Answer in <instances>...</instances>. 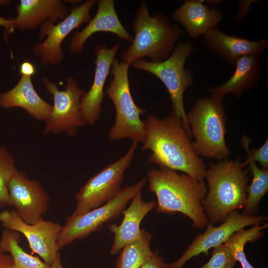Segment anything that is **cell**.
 <instances>
[{"instance_id": "obj_5", "label": "cell", "mask_w": 268, "mask_h": 268, "mask_svg": "<svg viewBox=\"0 0 268 268\" xmlns=\"http://www.w3.org/2000/svg\"><path fill=\"white\" fill-rule=\"evenodd\" d=\"M187 119L197 155L218 161L227 159L230 151L225 140L226 116L222 100L213 96L198 99Z\"/></svg>"}, {"instance_id": "obj_35", "label": "cell", "mask_w": 268, "mask_h": 268, "mask_svg": "<svg viewBox=\"0 0 268 268\" xmlns=\"http://www.w3.org/2000/svg\"><path fill=\"white\" fill-rule=\"evenodd\" d=\"M64 1H65V2H67V3H73V4H75V3H81L82 2V0H64Z\"/></svg>"}, {"instance_id": "obj_29", "label": "cell", "mask_w": 268, "mask_h": 268, "mask_svg": "<svg viewBox=\"0 0 268 268\" xmlns=\"http://www.w3.org/2000/svg\"><path fill=\"white\" fill-rule=\"evenodd\" d=\"M252 142L251 139L246 135L243 136L241 139V145L245 149L247 155L255 162H258L261 168L268 170V140L259 148H250L249 145Z\"/></svg>"}, {"instance_id": "obj_6", "label": "cell", "mask_w": 268, "mask_h": 268, "mask_svg": "<svg viewBox=\"0 0 268 268\" xmlns=\"http://www.w3.org/2000/svg\"><path fill=\"white\" fill-rule=\"evenodd\" d=\"M193 50L191 43L181 42L176 44L169 57L163 61L154 62L140 59L131 64L135 69L154 75L163 83L170 94L172 112L181 119L190 139L192 136L184 108V93L192 84L194 78L191 72L185 68V64Z\"/></svg>"}, {"instance_id": "obj_30", "label": "cell", "mask_w": 268, "mask_h": 268, "mask_svg": "<svg viewBox=\"0 0 268 268\" xmlns=\"http://www.w3.org/2000/svg\"><path fill=\"white\" fill-rule=\"evenodd\" d=\"M139 268H169V264L164 262V258L156 250Z\"/></svg>"}, {"instance_id": "obj_2", "label": "cell", "mask_w": 268, "mask_h": 268, "mask_svg": "<svg viewBox=\"0 0 268 268\" xmlns=\"http://www.w3.org/2000/svg\"><path fill=\"white\" fill-rule=\"evenodd\" d=\"M146 179L149 191L157 199V213L180 212L192 220L193 228L207 226L208 220L202 203L207 191L203 181L162 168L148 170Z\"/></svg>"}, {"instance_id": "obj_28", "label": "cell", "mask_w": 268, "mask_h": 268, "mask_svg": "<svg viewBox=\"0 0 268 268\" xmlns=\"http://www.w3.org/2000/svg\"><path fill=\"white\" fill-rule=\"evenodd\" d=\"M236 260L224 244L213 248L209 260L200 268H233Z\"/></svg>"}, {"instance_id": "obj_13", "label": "cell", "mask_w": 268, "mask_h": 268, "mask_svg": "<svg viewBox=\"0 0 268 268\" xmlns=\"http://www.w3.org/2000/svg\"><path fill=\"white\" fill-rule=\"evenodd\" d=\"M267 220V216L247 215L233 211L218 226H214L208 222L206 230L195 237L182 256L176 261L169 264V268H183L184 265L191 258L201 253L207 255L210 249L223 244L237 231L248 226L260 224Z\"/></svg>"}, {"instance_id": "obj_17", "label": "cell", "mask_w": 268, "mask_h": 268, "mask_svg": "<svg viewBox=\"0 0 268 268\" xmlns=\"http://www.w3.org/2000/svg\"><path fill=\"white\" fill-rule=\"evenodd\" d=\"M203 37V43L208 50L232 66L245 56L262 54L268 44L267 39L251 41L229 35L216 26L204 34Z\"/></svg>"}, {"instance_id": "obj_25", "label": "cell", "mask_w": 268, "mask_h": 268, "mask_svg": "<svg viewBox=\"0 0 268 268\" xmlns=\"http://www.w3.org/2000/svg\"><path fill=\"white\" fill-rule=\"evenodd\" d=\"M244 163L248 166L253 179L246 189L247 198L242 213L257 216L259 203L268 191V170L260 168L248 156Z\"/></svg>"}, {"instance_id": "obj_3", "label": "cell", "mask_w": 268, "mask_h": 268, "mask_svg": "<svg viewBox=\"0 0 268 268\" xmlns=\"http://www.w3.org/2000/svg\"><path fill=\"white\" fill-rule=\"evenodd\" d=\"M246 167L240 158L225 159L210 164L206 170L208 191L202 205L212 224L223 222L230 212L244 206L249 180Z\"/></svg>"}, {"instance_id": "obj_32", "label": "cell", "mask_w": 268, "mask_h": 268, "mask_svg": "<svg viewBox=\"0 0 268 268\" xmlns=\"http://www.w3.org/2000/svg\"><path fill=\"white\" fill-rule=\"evenodd\" d=\"M0 268H14L13 261L11 256L0 250Z\"/></svg>"}, {"instance_id": "obj_24", "label": "cell", "mask_w": 268, "mask_h": 268, "mask_svg": "<svg viewBox=\"0 0 268 268\" xmlns=\"http://www.w3.org/2000/svg\"><path fill=\"white\" fill-rule=\"evenodd\" d=\"M20 233L5 229L1 233L0 250L9 254L13 261L14 268H51V266L38 257L26 252L20 246Z\"/></svg>"}, {"instance_id": "obj_19", "label": "cell", "mask_w": 268, "mask_h": 268, "mask_svg": "<svg viewBox=\"0 0 268 268\" xmlns=\"http://www.w3.org/2000/svg\"><path fill=\"white\" fill-rule=\"evenodd\" d=\"M131 200L130 205L122 212L124 217L121 223L119 225L113 223L108 226L114 235L111 255L117 254L126 245L138 236L141 231V222L157 205L154 201H144L141 191L137 193Z\"/></svg>"}, {"instance_id": "obj_21", "label": "cell", "mask_w": 268, "mask_h": 268, "mask_svg": "<svg viewBox=\"0 0 268 268\" xmlns=\"http://www.w3.org/2000/svg\"><path fill=\"white\" fill-rule=\"evenodd\" d=\"M0 107L22 108L38 120H45L52 108L36 92L31 77L24 75L12 89L0 93Z\"/></svg>"}, {"instance_id": "obj_4", "label": "cell", "mask_w": 268, "mask_h": 268, "mask_svg": "<svg viewBox=\"0 0 268 268\" xmlns=\"http://www.w3.org/2000/svg\"><path fill=\"white\" fill-rule=\"evenodd\" d=\"M133 28L135 34L132 43L121 55L123 62L130 65L146 57L154 62L166 59L182 34L181 29L170 24L164 14L158 12L150 16L143 1L135 15Z\"/></svg>"}, {"instance_id": "obj_12", "label": "cell", "mask_w": 268, "mask_h": 268, "mask_svg": "<svg viewBox=\"0 0 268 268\" xmlns=\"http://www.w3.org/2000/svg\"><path fill=\"white\" fill-rule=\"evenodd\" d=\"M0 222L5 229L16 231L26 238L32 252L38 254L44 262L51 266L59 250L57 239L62 226L43 218L33 224L23 221L14 210L0 212Z\"/></svg>"}, {"instance_id": "obj_34", "label": "cell", "mask_w": 268, "mask_h": 268, "mask_svg": "<svg viewBox=\"0 0 268 268\" xmlns=\"http://www.w3.org/2000/svg\"><path fill=\"white\" fill-rule=\"evenodd\" d=\"M51 268H64L61 262L60 253H58L54 262L51 265Z\"/></svg>"}, {"instance_id": "obj_22", "label": "cell", "mask_w": 268, "mask_h": 268, "mask_svg": "<svg viewBox=\"0 0 268 268\" xmlns=\"http://www.w3.org/2000/svg\"><path fill=\"white\" fill-rule=\"evenodd\" d=\"M173 19L181 23L189 36L196 38L217 26L222 19V14L217 7L211 8L203 0H185L172 14Z\"/></svg>"}, {"instance_id": "obj_31", "label": "cell", "mask_w": 268, "mask_h": 268, "mask_svg": "<svg viewBox=\"0 0 268 268\" xmlns=\"http://www.w3.org/2000/svg\"><path fill=\"white\" fill-rule=\"evenodd\" d=\"M19 71L21 75L31 77L36 73V69L30 61L25 60L20 65Z\"/></svg>"}, {"instance_id": "obj_1", "label": "cell", "mask_w": 268, "mask_h": 268, "mask_svg": "<svg viewBox=\"0 0 268 268\" xmlns=\"http://www.w3.org/2000/svg\"><path fill=\"white\" fill-rule=\"evenodd\" d=\"M144 124L145 134L141 150L151 151L148 156L150 163L203 181L205 164L194 151L179 118L172 112L164 119L149 114Z\"/></svg>"}, {"instance_id": "obj_23", "label": "cell", "mask_w": 268, "mask_h": 268, "mask_svg": "<svg viewBox=\"0 0 268 268\" xmlns=\"http://www.w3.org/2000/svg\"><path fill=\"white\" fill-rule=\"evenodd\" d=\"M152 238L150 233L141 229L138 236L121 249L115 268H139L153 254Z\"/></svg>"}, {"instance_id": "obj_11", "label": "cell", "mask_w": 268, "mask_h": 268, "mask_svg": "<svg viewBox=\"0 0 268 268\" xmlns=\"http://www.w3.org/2000/svg\"><path fill=\"white\" fill-rule=\"evenodd\" d=\"M96 3L87 0L72 7L67 15L57 24L46 20L40 27L39 39L46 36L42 42L35 45L33 51L43 65H56L64 58L62 44L67 36L74 29L90 20V11Z\"/></svg>"}, {"instance_id": "obj_7", "label": "cell", "mask_w": 268, "mask_h": 268, "mask_svg": "<svg viewBox=\"0 0 268 268\" xmlns=\"http://www.w3.org/2000/svg\"><path fill=\"white\" fill-rule=\"evenodd\" d=\"M130 65L114 59L111 73L113 78L106 92L116 110V119L108 136L110 140L129 138L143 143L145 134V124L140 116L146 113L145 109L137 106L131 94L128 71Z\"/></svg>"}, {"instance_id": "obj_16", "label": "cell", "mask_w": 268, "mask_h": 268, "mask_svg": "<svg viewBox=\"0 0 268 268\" xmlns=\"http://www.w3.org/2000/svg\"><path fill=\"white\" fill-rule=\"evenodd\" d=\"M98 32L112 33L129 42H132L133 39L118 17L114 1L99 0L95 16L81 31L75 32L72 36L69 48L70 54L80 53L86 40L92 34Z\"/></svg>"}, {"instance_id": "obj_10", "label": "cell", "mask_w": 268, "mask_h": 268, "mask_svg": "<svg viewBox=\"0 0 268 268\" xmlns=\"http://www.w3.org/2000/svg\"><path fill=\"white\" fill-rule=\"evenodd\" d=\"M42 81L54 101L51 111L45 120L44 134L65 132L71 137L75 136L77 129L86 125L80 109V98L85 91L70 76L67 79L66 89L62 91L46 76L43 77Z\"/></svg>"}, {"instance_id": "obj_36", "label": "cell", "mask_w": 268, "mask_h": 268, "mask_svg": "<svg viewBox=\"0 0 268 268\" xmlns=\"http://www.w3.org/2000/svg\"><path fill=\"white\" fill-rule=\"evenodd\" d=\"M10 2V0H0V6L5 5L8 3Z\"/></svg>"}, {"instance_id": "obj_18", "label": "cell", "mask_w": 268, "mask_h": 268, "mask_svg": "<svg viewBox=\"0 0 268 268\" xmlns=\"http://www.w3.org/2000/svg\"><path fill=\"white\" fill-rule=\"evenodd\" d=\"M17 16L12 18L11 29L31 30L41 26L46 20H62L68 10L60 0H20L16 8Z\"/></svg>"}, {"instance_id": "obj_15", "label": "cell", "mask_w": 268, "mask_h": 268, "mask_svg": "<svg viewBox=\"0 0 268 268\" xmlns=\"http://www.w3.org/2000/svg\"><path fill=\"white\" fill-rule=\"evenodd\" d=\"M120 47V44L117 43L109 49L105 45H99L94 49L96 58L93 81L89 90L80 98V113L86 124L93 125L99 118L105 83Z\"/></svg>"}, {"instance_id": "obj_26", "label": "cell", "mask_w": 268, "mask_h": 268, "mask_svg": "<svg viewBox=\"0 0 268 268\" xmlns=\"http://www.w3.org/2000/svg\"><path fill=\"white\" fill-rule=\"evenodd\" d=\"M268 223L261 225L256 224L248 230L241 229L232 235L223 243L233 253L236 261L240 262L242 268H255L248 261L244 252V247L248 242H255L261 238L263 230L268 227Z\"/></svg>"}, {"instance_id": "obj_27", "label": "cell", "mask_w": 268, "mask_h": 268, "mask_svg": "<svg viewBox=\"0 0 268 268\" xmlns=\"http://www.w3.org/2000/svg\"><path fill=\"white\" fill-rule=\"evenodd\" d=\"M18 171L15 160L7 148L0 145V208L12 206L8 193V184Z\"/></svg>"}, {"instance_id": "obj_9", "label": "cell", "mask_w": 268, "mask_h": 268, "mask_svg": "<svg viewBox=\"0 0 268 268\" xmlns=\"http://www.w3.org/2000/svg\"><path fill=\"white\" fill-rule=\"evenodd\" d=\"M138 142L133 141L127 152L91 177L75 196L76 204L71 216H78L100 207L121 191L126 170L131 164Z\"/></svg>"}, {"instance_id": "obj_8", "label": "cell", "mask_w": 268, "mask_h": 268, "mask_svg": "<svg viewBox=\"0 0 268 268\" xmlns=\"http://www.w3.org/2000/svg\"><path fill=\"white\" fill-rule=\"evenodd\" d=\"M146 182V177H143L134 185L122 188L113 199L103 205L80 215H70L62 226L58 237L59 250L76 239L87 237L119 217L129 201L141 191Z\"/></svg>"}, {"instance_id": "obj_33", "label": "cell", "mask_w": 268, "mask_h": 268, "mask_svg": "<svg viewBox=\"0 0 268 268\" xmlns=\"http://www.w3.org/2000/svg\"><path fill=\"white\" fill-rule=\"evenodd\" d=\"M12 18H6L0 16V26L3 27L5 29V37H7V31L11 30Z\"/></svg>"}, {"instance_id": "obj_20", "label": "cell", "mask_w": 268, "mask_h": 268, "mask_svg": "<svg viewBox=\"0 0 268 268\" xmlns=\"http://www.w3.org/2000/svg\"><path fill=\"white\" fill-rule=\"evenodd\" d=\"M232 76L222 84L207 89L211 96L223 100L228 93L239 98L246 91L256 85L262 71V54L245 56L236 63Z\"/></svg>"}, {"instance_id": "obj_14", "label": "cell", "mask_w": 268, "mask_h": 268, "mask_svg": "<svg viewBox=\"0 0 268 268\" xmlns=\"http://www.w3.org/2000/svg\"><path fill=\"white\" fill-rule=\"evenodd\" d=\"M8 188L11 205L23 221L33 224L43 218L49 208L50 197L39 182L18 171Z\"/></svg>"}]
</instances>
